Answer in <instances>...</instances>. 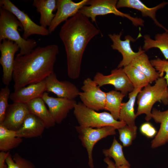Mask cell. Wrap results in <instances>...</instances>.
<instances>
[{
	"label": "cell",
	"mask_w": 168,
	"mask_h": 168,
	"mask_svg": "<svg viewBox=\"0 0 168 168\" xmlns=\"http://www.w3.org/2000/svg\"><path fill=\"white\" fill-rule=\"evenodd\" d=\"M100 33L89 18L79 12L65 21L61 27L59 35L64 46L68 74L71 79L79 77L85 49L90 41Z\"/></svg>",
	"instance_id": "obj_1"
},
{
	"label": "cell",
	"mask_w": 168,
	"mask_h": 168,
	"mask_svg": "<svg viewBox=\"0 0 168 168\" xmlns=\"http://www.w3.org/2000/svg\"><path fill=\"white\" fill-rule=\"evenodd\" d=\"M58 54V46L51 44L38 47L26 54L16 55L12 75L14 91L41 82L54 72Z\"/></svg>",
	"instance_id": "obj_2"
},
{
	"label": "cell",
	"mask_w": 168,
	"mask_h": 168,
	"mask_svg": "<svg viewBox=\"0 0 168 168\" xmlns=\"http://www.w3.org/2000/svg\"><path fill=\"white\" fill-rule=\"evenodd\" d=\"M23 27L19 21L12 13L0 8V43L5 40H9L17 44L20 48L17 54L22 56L30 53L36 46V41L33 39L25 40L18 31Z\"/></svg>",
	"instance_id": "obj_3"
},
{
	"label": "cell",
	"mask_w": 168,
	"mask_h": 168,
	"mask_svg": "<svg viewBox=\"0 0 168 168\" xmlns=\"http://www.w3.org/2000/svg\"><path fill=\"white\" fill-rule=\"evenodd\" d=\"M168 86L164 77H159L153 85L150 84L144 87L137 96L138 107L136 116L145 114L146 120L148 121L152 118V109L157 102L165 105H168Z\"/></svg>",
	"instance_id": "obj_4"
},
{
	"label": "cell",
	"mask_w": 168,
	"mask_h": 168,
	"mask_svg": "<svg viewBox=\"0 0 168 168\" xmlns=\"http://www.w3.org/2000/svg\"><path fill=\"white\" fill-rule=\"evenodd\" d=\"M73 109L74 114L81 127L100 128L112 126L118 129L127 125L123 121L115 119L110 113L97 112L80 102L76 104Z\"/></svg>",
	"instance_id": "obj_5"
},
{
	"label": "cell",
	"mask_w": 168,
	"mask_h": 168,
	"mask_svg": "<svg viewBox=\"0 0 168 168\" xmlns=\"http://www.w3.org/2000/svg\"><path fill=\"white\" fill-rule=\"evenodd\" d=\"M117 0H88L87 5L82 8L79 12L88 18H91L92 22H96L97 16L112 14L130 20L135 26H143L144 21L140 18L134 17L129 14L123 13L117 8Z\"/></svg>",
	"instance_id": "obj_6"
},
{
	"label": "cell",
	"mask_w": 168,
	"mask_h": 168,
	"mask_svg": "<svg viewBox=\"0 0 168 168\" xmlns=\"http://www.w3.org/2000/svg\"><path fill=\"white\" fill-rule=\"evenodd\" d=\"M79 134V138L83 146L86 149L88 157V165L94 167L92 152L93 147L99 141L111 135L116 134V128L112 126H106L94 128L80 126L75 127Z\"/></svg>",
	"instance_id": "obj_7"
},
{
	"label": "cell",
	"mask_w": 168,
	"mask_h": 168,
	"mask_svg": "<svg viewBox=\"0 0 168 168\" xmlns=\"http://www.w3.org/2000/svg\"><path fill=\"white\" fill-rule=\"evenodd\" d=\"M0 7L12 13L21 23L23 30L22 37L27 40L31 35L47 36L50 34L48 29L39 25L30 17L28 14L18 8L10 0H0Z\"/></svg>",
	"instance_id": "obj_8"
},
{
	"label": "cell",
	"mask_w": 168,
	"mask_h": 168,
	"mask_svg": "<svg viewBox=\"0 0 168 168\" xmlns=\"http://www.w3.org/2000/svg\"><path fill=\"white\" fill-rule=\"evenodd\" d=\"M95 82L89 77L85 79L79 96L82 103L96 111L105 110L106 92L101 90Z\"/></svg>",
	"instance_id": "obj_9"
},
{
	"label": "cell",
	"mask_w": 168,
	"mask_h": 168,
	"mask_svg": "<svg viewBox=\"0 0 168 168\" xmlns=\"http://www.w3.org/2000/svg\"><path fill=\"white\" fill-rule=\"evenodd\" d=\"M93 80L99 87L105 85H111L116 91H120L125 96L134 89L122 68L114 69L110 74L107 75L97 72Z\"/></svg>",
	"instance_id": "obj_10"
},
{
	"label": "cell",
	"mask_w": 168,
	"mask_h": 168,
	"mask_svg": "<svg viewBox=\"0 0 168 168\" xmlns=\"http://www.w3.org/2000/svg\"><path fill=\"white\" fill-rule=\"evenodd\" d=\"M19 49L17 44L9 40H4L0 43V64L3 71L2 82L6 86H8L12 79L15 55Z\"/></svg>",
	"instance_id": "obj_11"
},
{
	"label": "cell",
	"mask_w": 168,
	"mask_h": 168,
	"mask_svg": "<svg viewBox=\"0 0 168 168\" xmlns=\"http://www.w3.org/2000/svg\"><path fill=\"white\" fill-rule=\"evenodd\" d=\"M41 98L48 106L49 111L55 123L58 124L62 123L77 103L75 99L50 96L45 92Z\"/></svg>",
	"instance_id": "obj_12"
},
{
	"label": "cell",
	"mask_w": 168,
	"mask_h": 168,
	"mask_svg": "<svg viewBox=\"0 0 168 168\" xmlns=\"http://www.w3.org/2000/svg\"><path fill=\"white\" fill-rule=\"evenodd\" d=\"M88 0L75 2L72 0H57V12L48 29L50 34L53 32L62 22L78 13L83 7L87 5Z\"/></svg>",
	"instance_id": "obj_13"
},
{
	"label": "cell",
	"mask_w": 168,
	"mask_h": 168,
	"mask_svg": "<svg viewBox=\"0 0 168 168\" xmlns=\"http://www.w3.org/2000/svg\"><path fill=\"white\" fill-rule=\"evenodd\" d=\"M122 34L121 31L119 34H109L108 35L113 42L111 45L112 48L117 50L122 54L123 58L118 66L117 68H122L130 64L133 59L141 53L145 51L140 47L137 52H134L131 48L130 42L135 40L129 35L126 36L125 40H122Z\"/></svg>",
	"instance_id": "obj_14"
},
{
	"label": "cell",
	"mask_w": 168,
	"mask_h": 168,
	"mask_svg": "<svg viewBox=\"0 0 168 168\" xmlns=\"http://www.w3.org/2000/svg\"><path fill=\"white\" fill-rule=\"evenodd\" d=\"M44 80L46 91L54 93L58 97L75 99L79 96L80 92L74 84L68 81H59L54 72Z\"/></svg>",
	"instance_id": "obj_15"
},
{
	"label": "cell",
	"mask_w": 168,
	"mask_h": 168,
	"mask_svg": "<svg viewBox=\"0 0 168 168\" xmlns=\"http://www.w3.org/2000/svg\"><path fill=\"white\" fill-rule=\"evenodd\" d=\"M30 113L26 103L13 102L9 105L4 120L1 124L8 129L16 132Z\"/></svg>",
	"instance_id": "obj_16"
},
{
	"label": "cell",
	"mask_w": 168,
	"mask_h": 168,
	"mask_svg": "<svg viewBox=\"0 0 168 168\" xmlns=\"http://www.w3.org/2000/svg\"><path fill=\"white\" fill-rule=\"evenodd\" d=\"M167 4L168 2L164 1L154 7H148L139 0H119L118 1L116 7L117 9L128 7L138 10L141 12L143 16L149 17L156 26L168 32V30L158 21L156 17L157 11Z\"/></svg>",
	"instance_id": "obj_17"
},
{
	"label": "cell",
	"mask_w": 168,
	"mask_h": 168,
	"mask_svg": "<svg viewBox=\"0 0 168 168\" xmlns=\"http://www.w3.org/2000/svg\"><path fill=\"white\" fill-rule=\"evenodd\" d=\"M45 91L46 85L44 80L14 91L11 94L10 98L13 102L26 103L35 98L41 97Z\"/></svg>",
	"instance_id": "obj_18"
},
{
	"label": "cell",
	"mask_w": 168,
	"mask_h": 168,
	"mask_svg": "<svg viewBox=\"0 0 168 168\" xmlns=\"http://www.w3.org/2000/svg\"><path fill=\"white\" fill-rule=\"evenodd\" d=\"M45 128L37 117L30 113L26 117L21 127L16 132V135L21 138L37 137L42 135Z\"/></svg>",
	"instance_id": "obj_19"
},
{
	"label": "cell",
	"mask_w": 168,
	"mask_h": 168,
	"mask_svg": "<svg viewBox=\"0 0 168 168\" xmlns=\"http://www.w3.org/2000/svg\"><path fill=\"white\" fill-rule=\"evenodd\" d=\"M152 117L156 122L161 124L159 131L152 142V147L155 148L168 142V110L161 111L154 108L152 111Z\"/></svg>",
	"instance_id": "obj_20"
},
{
	"label": "cell",
	"mask_w": 168,
	"mask_h": 168,
	"mask_svg": "<svg viewBox=\"0 0 168 168\" xmlns=\"http://www.w3.org/2000/svg\"><path fill=\"white\" fill-rule=\"evenodd\" d=\"M141 90L134 89L128 93V101L122 103L119 119V121L125 122L129 127L136 131L137 127L135 124V119L137 116L134 113V106L136 97Z\"/></svg>",
	"instance_id": "obj_21"
},
{
	"label": "cell",
	"mask_w": 168,
	"mask_h": 168,
	"mask_svg": "<svg viewBox=\"0 0 168 168\" xmlns=\"http://www.w3.org/2000/svg\"><path fill=\"white\" fill-rule=\"evenodd\" d=\"M26 104L30 113L37 117L43 122L45 128L54 126L56 123L41 97L34 99Z\"/></svg>",
	"instance_id": "obj_22"
},
{
	"label": "cell",
	"mask_w": 168,
	"mask_h": 168,
	"mask_svg": "<svg viewBox=\"0 0 168 168\" xmlns=\"http://www.w3.org/2000/svg\"><path fill=\"white\" fill-rule=\"evenodd\" d=\"M32 5L40 13V25L45 28L49 27L55 15L53 12L57 9V0H34Z\"/></svg>",
	"instance_id": "obj_23"
},
{
	"label": "cell",
	"mask_w": 168,
	"mask_h": 168,
	"mask_svg": "<svg viewBox=\"0 0 168 168\" xmlns=\"http://www.w3.org/2000/svg\"><path fill=\"white\" fill-rule=\"evenodd\" d=\"M130 64L144 74L148 78L150 84L160 77L159 73L152 64L145 51L137 56Z\"/></svg>",
	"instance_id": "obj_24"
},
{
	"label": "cell",
	"mask_w": 168,
	"mask_h": 168,
	"mask_svg": "<svg viewBox=\"0 0 168 168\" xmlns=\"http://www.w3.org/2000/svg\"><path fill=\"white\" fill-rule=\"evenodd\" d=\"M144 39L143 49L147 51L151 49L156 48L161 52L166 60H168V32L156 34L155 39L151 38L148 35L143 36Z\"/></svg>",
	"instance_id": "obj_25"
},
{
	"label": "cell",
	"mask_w": 168,
	"mask_h": 168,
	"mask_svg": "<svg viewBox=\"0 0 168 168\" xmlns=\"http://www.w3.org/2000/svg\"><path fill=\"white\" fill-rule=\"evenodd\" d=\"M22 139L17 137L16 131L8 129L0 124V151L8 152L16 148L22 142Z\"/></svg>",
	"instance_id": "obj_26"
},
{
	"label": "cell",
	"mask_w": 168,
	"mask_h": 168,
	"mask_svg": "<svg viewBox=\"0 0 168 168\" xmlns=\"http://www.w3.org/2000/svg\"><path fill=\"white\" fill-rule=\"evenodd\" d=\"M125 96L120 91L116 90L106 92L105 110L109 111L116 120L119 119L122 101Z\"/></svg>",
	"instance_id": "obj_27"
},
{
	"label": "cell",
	"mask_w": 168,
	"mask_h": 168,
	"mask_svg": "<svg viewBox=\"0 0 168 168\" xmlns=\"http://www.w3.org/2000/svg\"><path fill=\"white\" fill-rule=\"evenodd\" d=\"M123 69L134 89H142L150 84L147 77L134 66L129 64Z\"/></svg>",
	"instance_id": "obj_28"
},
{
	"label": "cell",
	"mask_w": 168,
	"mask_h": 168,
	"mask_svg": "<svg viewBox=\"0 0 168 168\" xmlns=\"http://www.w3.org/2000/svg\"><path fill=\"white\" fill-rule=\"evenodd\" d=\"M103 153L106 157H111L115 161L116 166L127 165L130 166V164L124 155L122 146L117 141L115 138L110 147L108 149H104Z\"/></svg>",
	"instance_id": "obj_29"
},
{
	"label": "cell",
	"mask_w": 168,
	"mask_h": 168,
	"mask_svg": "<svg viewBox=\"0 0 168 168\" xmlns=\"http://www.w3.org/2000/svg\"><path fill=\"white\" fill-rule=\"evenodd\" d=\"M6 162L7 168H35L32 162L17 153H15L13 156L10 154L6 159Z\"/></svg>",
	"instance_id": "obj_30"
},
{
	"label": "cell",
	"mask_w": 168,
	"mask_h": 168,
	"mask_svg": "<svg viewBox=\"0 0 168 168\" xmlns=\"http://www.w3.org/2000/svg\"><path fill=\"white\" fill-rule=\"evenodd\" d=\"M120 141L124 147H128L132 143L136 136L137 131H134L127 125L118 129Z\"/></svg>",
	"instance_id": "obj_31"
},
{
	"label": "cell",
	"mask_w": 168,
	"mask_h": 168,
	"mask_svg": "<svg viewBox=\"0 0 168 168\" xmlns=\"http://www.w3.org/2000/svg\"><path fill=\"white\" fill-rule=\"evenodd\" d=\"M10 91L8 86L1 89L0 91V124L2 123L5 114L9 104L8 100L10 98Z\"/></svg>",
	"instance_id": "obj_32"
},
{
	"label": "cell",
	"mask_w": 168,
	"mask_h": 168,
	"mask_svg": "<svg viewBox=\"0 0 168 168\" xmlns=\"http://www.w3.org/2000/svg\"><path fill=\"white\" fill-rule=\"evenodd\" d=\"M151 63L160 75V77H163L164 72L165 75L164 77L168 86V60H162L160 58L151 60Z\"/></svg>",
	"instance_id": "obj_33"
},
{
	"label": "cell",
	"mask_w": 168,
	"mask_h": 168,
	"mask_svg": "<svg viewBox=\"0 0 168 168\" xmlns=\"http://www.w3.org/2000/svg\"><path fill=\"white\" fill-rule=\"evenodd\" d=\"M140 130L142 134L149 138L153 137L156 133L155 128L148 123L142 124L140 128Z\"/></svg>",
	"instance_id": "obj_34"
},
{
	"label": "cell",
	"mask_w": 168,
	"mask_h": 168,
	"mask_svg": "<svg viewBox=\"0 0 168 168\" xmlns=\"http://www.w3.org/2000/svg\"><path fill=\"white\" fill-rule=\"evenodd\" d=\"M10 154L9 152H0V168H7V166L6 163V159Z\"/></svg>",
	"instance_id": "obj_35"
},
{
	"label": "cell",
	"mask_w": 168,
	"mask_h": 168,
	"mask_svg": "<svg viewBox=\"0 0 168 168\" xmlns=\"http://www.w3.org/2000/svg\"><path fill=\"white\" fill-rule=\"evenodd\" d=\"M104 161L107 165V168H130L129 166L127 165L116 166L115 163L108 157H106L105 158Z\"/></svg>",
	"instance_id": "obj_36"
}]
</instances>
